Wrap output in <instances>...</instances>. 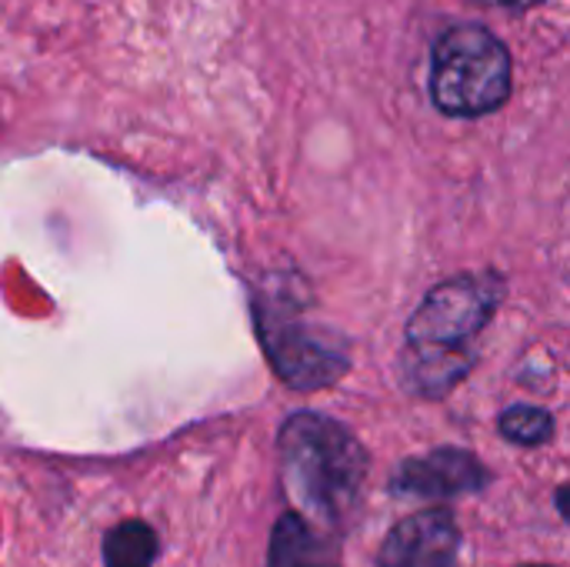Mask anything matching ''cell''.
Segmentation results:
<instances>
[{"mask_svg":"<svg viewBox=\"0 0 570 567\" xmlns=\"http://www.w3.org/2000/svg\"><path fill=\"white\" fill-rule=\"evenodd\" d=\"M474 7H498V10H514V13H524L531 7H541L548 0H471Z\"/></svg>","mask_w":570,"mask_h":567,"instance_id":"10","label":"cell"},{"mask_svg":"<svg viewBox=\"0 0 570 567\" xmlns=\"http://www.w3.org/2000/svg\"><path fill=\"white\" fill-rule=\"evenodd\" d=\"M254 317L267 358L287 388L317 391L334 384L347 371V344L324 324H314L301 297H291L284 291L261 294L254 301Z\"/></svg>","mask_w":570,"mask_h":567,"instance_id":"4","label":"cell"},{"mask_svg":"<svg viewBox=\"0 0 570 567\" xmlns=\"http://www.w3.org/2000/svg\"><path fill=\"white\" fill-rule=\"evenodd\" d=\"M488 468L461 448H441L428 458L404 461L394 475V495L401 498H458L488 485Z\"/></svg>","mask_w":570,"mask_h":567,"instance_id":"6","label":"cell"},{"mask_svg":"<svg viewBox=\"0 0 570 567\" xmlns=\"http://www.w3.org/2000/svg\"><path fill=\"white\" fill-rule=\"evenodd\" d=\"M157 535L144 521H124L107 531L104 538V561L107 567H150L157 561Z\"/></svg>","mask_w":570,"mask_h":567,"instance_id":"8","label":"cell"},{"mask_svg":"<svg viewBox=\"0 0 570 567\" xmlns=\"http://www.w3.org/2000/svg\"><path fill=\"white\" fill-rule=\"evenodd\" d=\"M534 567H541V565H534Z\"/></svg>","mask_w":570,"mask_h":567,"instance_id":"11","label":"cell"},{"mask_svg":"<svg viewBox=\"0 0 570 567\" xmlns=\"http://www.w3.org/2000/svg\"><path fill=\"white\" fill-rule=\"evenodd\" d=\"M461 531L451 511L431 508L404 518L384 541L377 567H458Z\"/></svg>","mask_w":570,"mask_h":567,"instance_id":"5","label":"cell"},{"mask_svg":"<svg viewBox=\"0 0 570 567\" xmlns=\"http://www.w3.org/2000/svg\"><path fill=\"white\" fill-rule=\"evenodd\" d=\"M267 567H341V555L327 531L311 528L297 515H284L271 538Z\"/></svg>","mask_w":570,"mask_h":567,"instance_id":"7","label":"cell"},{"mask_svg":"<svg viewBox=\"0 0 570 567\" xmlns=\"http://www.w3.org/2000/svg\"><path fill=\"white\" fill-rule=\"evenodd\" d=\"M501 301L494 274H461L438 284L407 321L401 378L414 398L451 394L474 364V341Z\"/></svg>","mask_w":570,"mask_h":567,"instance_id":"1","label":"cell"},{"mask_svg":"<svg viewBox=\"0 0 570 567\" xmlns=\"http://www.w3.org/2000/svg\"><path fill=\"white\" fill-rule=\"evenodd\" d=\"M431 100L448 117H484L501 110L514 90V57L484 23H451L431 43Z\"/></svg>","mask_w":570,"mask_h":567,"instance_id":"3","label":"cell"},{"mask_svg":"<svg viewBox=\"0 0 570 567\" xmlns=\"http://www.w3.org/2000/svg\"><path fill=\"white\" fill-rule=\"evenodd\" d=\"M554 431V418L541 408H531V404H514L501 414V434L514 444H524V448H534V444H544Z\"/></svg>","mask_w":570,"mask_h":567,"instance_id":"9","label":"cell"},{"mask_svg":"<svg viewBox=\"0 0 570 567\" xmlns=\"http://www.w3.org/2000/svg\"><path fill=\"white\" fill-rule=\"evenodd\" d=\"M277 458L291 515L327 535L354 515L367 481V451L344 424L311 411L294 414L277 434Z\"/></svg>","mask_w":570,"mask_h":567,"instance_id":"2","label":"cell"}]
</instances>
